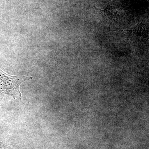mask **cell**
<instances>
[{
    "label": "cell",
    "mask_w": 149,
    "mask_h": 149,
    "mask_svg": "<svg viewBox=\"0 0 149 149\" xmlns=\"http://www.w3.org/2000/svg\"><path fill=\"white\" fill-rule=\"evenodd\" d=\"M31 76H13L6 74L0 70V93L7 94L14 99L21 101L19 86L27 80H32Z\"/></svg>",
    "instance_id": "1"
}]
</instances>
